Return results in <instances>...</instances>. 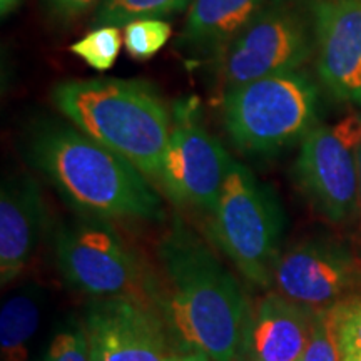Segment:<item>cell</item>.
<instances>
[{
  "instance_id": "9c48e42d",
  "label": "cell",
  "mask_w": 361,
  "mask_h": 361,
  "mask_svg": "<svg viewBox=\"0 0 361 361\" xmlns=\"http://www.w3.org/2000/svg\"><path fill=\"white\" fill-rule=\"evenodd\" d=\"M234 159L213 134L202 128L194 106H174L173 128L159 183L169 200L213 213Z\"/></svg>"
},
{
  "instance_id": "7c38bea8",
  "label": "cell",
  "mask_w": 361,
  "mask_h": 361,
  "mask_svg": "<svg viewBox=\"0 0 361 361\" xmlns=\"http://www.w3.org/2000/svg\"><path fill=\"white\" fill-rule=\"evenodd\" d=\"M316 66L338 101L361 107V0H311Z\"/></svg>"
},
{
  "instance_id": "44dd1931",
  "label": "cell",
  "mask_w": 361,
  "mask_h": 361,
  "mask_svg": "<svg viewBox=\"0 0 361 361\" xmlns=\"http://www.w3.org/2000/svg\"><path fill=\"white\" fill-rule=\"evenodd\" d=\"M328 314L341 353L361 351V295L345 298Z\"/></svg>"
},
{
  "instance_id": "5bb4252c",
  "label": "cell",
  "mask_w": 361,
  "mask_h": 361,
  "mask_svg": "<svg viewBox=\"0 0 361 361\" xmlns=\"http://www.w3.org/2000/svg\"><path fill=\"white\" fill-rule=\"evenodd\" d=\"M314 311L269 293L251 310L238 361H296L305 353Z\"/></svg>"
},
{
  "instance_id": "ac0fdd59",
  "label": "cell",
  "mask_w": 361,
  "mask_h": 361,
  "mask_svg": "<svg viewBox=\"0 0 361 361\" xmlns=\"http://www.w3.org/2000/svg\"><path fill=\"white\" fill-rule=\"evenodd\" d=\"M119 27H96L82 39L71 45V52L82 59L85 64L96 71H109L123 47Z\"/></svg>"
},
{
  "instance_id": "7a4b0ae2",
  "label": "cell",
  "mask_w": 361,
  "mask_h": 361,
  "mask_svg": "<svg viewBox=\"0 0 361 361\" xmlns=\"http://www.w3.org/2000/svg\"><path fill=\"white\" fill-rule=\"evenodd\" d=\"M27 154L61 196L82 214L102 219L159 221L164 206L133 162L66 124H40Z\"/></svg>"
},
{
  "instance_id": "2e32d148",
  "label": "cell",
  "mask_w": 361,
  "mask_h": 361,
  "mask_svg": "<svg viewBox=\"0 0 361 361\" xmlns=\"http://www.w3.org/2000/svg\"><path fill=\"white\" fill-rule=\"evenodd\" d=\"M44 293L37 284H25L4 301L0 310L2 361H29L32 341L42 319Z\"/></svg>"
},
{
  "instance_id": "8992f818",
  "label": "cell",
  "mask_w": 361,
  "mask_h": 361,
  "mask_svg": "<svg viewBox=\"0 0 361 361\" xmlns=\"http://www.w3.org/2000/svg\"><path fill=\"white\" fill-rule=\"evenodd\" d=\"M316 51L313 11L301 0H268L219 57L224 87L300 71Z\"/></svg>"
},
{
  "instance_id": "7402d4cb",
  "label": "cell",
  "mask_w": 361,
  "mask_h": 361,
  "mask_svg": "<svg viewBox=\"0 0 361 361\" xmlns=\"http://www.w3.org/2000/svg\"><path fill=\"white\" fill-rule=\"evenodd\" d=\"M301 361H343L335 331L329 323L328 310L314 311L310 338Z\"/></svg>"
},
{
  "instance_id": "484cf974",
  "label": "cell",
  "mask_w": 361,
  "mask_h": 361,
  "mask_svg": "<svg viewBox=\"0 0 361 361\" xmlns=\"http://www.w3.org/2000/svg\"><path fill=\"white\" fill-rule=\"evenodd\" d=\"M343 361H361V351H346L341 353Z\"/></svg>"
},
{
  "instance_id": "4316f807",
  "label": "cell",
  "mask_w": 361,
  "mask_h": 361,
  "mask_svg": "<svg viewBox=\"0 0 361 361\" xmlns=\"http://www.w3.org/2000/svg\"><path fill=\"white\" fill-rule=\"evenodd\" d=\"M358 183H360V201H361V146L358 151Z\"/></svg>"
},
{
  "instance_id": "277c9868",
  "label": "cell",
  "mask_w": 361,
  "mask_h": 361,
  "mask_svg": "<svg viewBox=\"0 0 361 361\" xmlns=\"http://www.w3.org/2000/svg\"><path fill=\"white\" fill-rule=\"evenodd\" d=\"M318 85L303 71L284 72L224 90L223 123L245 154H276L316 126Z\"/></svg>"
},
{
  "instance_id": "52a82bcc",
  "label": "cell",
  "mask_w": 361,
  "mask_h": 361,
  "mask_svg": "<svg viewBox=\"0 0 361 361\" xmlns=\"http://www.w3.org/2000/svg\"><path fill=\"white\" fill-rule=\"evenodd\" d=\"M57 268L72 290L92 300L146 298L142 269L107 219L84 214L59 226Z\"/></svg>"
},
{
  "instance_id": "e0dca14e",
  "label": "cell",
  "mask_w": 361,
  "mask_h": 361,
  "mask_svg": "<svg viewBox=\"0 0 361 361\" xmlns=\"http://www.w3.org/2000/svg\"><path fill=\"white\" fill-rule=\"evenodd\" d=\"M192 0H102L94 12L92 29L121 27L139 19H164L186 11Z\"/></svg>"
},
{
  "instance_id": "d4e9b609",
  "label": "cell",
  "mask_w": 361,
  "mask_h": 361,
  "mask_svg": "<svg viewBox=\"0 0 361 361\" xmlns=\"http://www.w3.org/2000/svg\"><path fill=\"white\" fill-rule=\"evenodd\" d=\"M22 0H0V12H2V17H7L8 13H12L17 7L20 6Z\"/></svg>"
},
{
  "instance_id": "8fae6325",
  "label": "cell",
  "mask_w": 361,
  "mask_h": 361,
  "mask_svg": "<svg viewBox=\"0 0 361 361\" xmlns=\"http://www.w3.org/2000/svg\"><path fill=\"white\" fill-rule=\"evenodd\" d=\"M274 284L288 300L313 311L329 310L361 286V261L340 243L311 239L281 255Z\"/></svg>"
},
{
  "instance_id": "6da1fadb",
  "label": "cell",
  "mask_w": 361,
  "mask_h": 361,
  "mask_svg": "<svg viewBox=\"0 0 361 361\" xmlns=\"http://www.w3.org/2000/svg\"><path fill=\"white\" fill-rule=\"evenodd\" d=\"M157 252L166 276L162 313L173 335L188 351L238 361L251 308L236 278L180 218Z\"/></svg>"
},
{
  "instance_id": "3957f363",
  "label": "cell",
  "mask_w": 361,
  "mask_h": 361,
  "mask_svg": "<svg viewBox=\"0 0 361 361\" xmlns=\"http://www.w3.org/2000/svg\"><path fill=\"white\" fill-rule=\"evenodd\" d=\"M52 101L75 129L159 179L173 117L151 84L124 79L66 80Z\"/></svg>"
},
{
  "instance_id": "5b68a950",
  "label": "cell",
  "mask_w": 361,
  "mask_h": 361,
  "mask_svg": "<svg viewBox=\"0 0 361 361\" xmlns=\"http://www.w3.org/2000/svg\"><path fill=\"white\" fill-rule=\"evenodd\" d=\"M211 216L216 243L239 273L255 286H271L284 231L276 192L234 161Z\"/></svg>"
},
{
  "instance_id": "ffe728a7",
  "label": "cell",
  "mask_w": 361,
  "mask_h": 361,
  "mask_svg": "<svg viewBox=\"0 0 361 361\" xmlns=\"http://www.w3.org/2000/svg\"><path fill=\"white\" fill-rule=\"evenodd\" d=\"M42 361H90L82 319L71 316L59 326L49 341Z\"/></svg>"
},
{
  "instance_id": "ba28073f",
  "label": "cell",
  "mask_w": 361,
  "mask_h": 361,
  "mask_svg": "<svg viewBox=\"0 0 361 361\" xmlns=\"http://www.w3.org/2000/svg\"><path fill=\"white\" fill-rule=\"evenodd\" d=\"M360 146L358 112L338 123L314 126L301 139L295 162L296 184L311 206L333 223L350 219L358 207Z\"/></svg>"
},
{
  "instance_id": "30bf717a",
  "label": "cell",
  "mask_w": 361,
  "mask_h": 361,
  "mask_svg": "<svg viewBox=\"0 0 361 361\" xmlns=\"http://www.w3.org/2000/svg\"><path fill=\"white\" fill-rule=\"evenodd\" d=\"M90 361H166L161 316L146 298L94 300L82 318Z\"/></svg>"
},
{
  "instance_id": "d6986e66",
  "label": "cell",
  "mask_w": 361,
  "mask_h": 361,
  "mask_svg": "<svg viewBox=\"0 0 361 361\" xmlns=\"http://www.w3.org/2000/svg\"><path fill=\"white\" fill-rule=\"evenodd\" d=\"M173 29L162 19H139L124 25V45L137 61L154 57L168 44Z\"/></svg>"
},
{
  "instance_id": "83f0119b",
  "label": "cell",
  "mask_w": 361,
  "mask_h": 361,
  "mask_svg": "<svg viewBox=\"0 0 361 361\" xmlns=\"http://www.w3.org/2000/svg\"><path fill=\"white\" fill-rule=\"evenodd\" d=\"M296 361H301V358H300V360H296Z\"/></svg>"
},
{
  "instance_id": "4fadbf2b",
  "label": "cell",
  "mask_w": 361,
  "mask_h": 361,
  "mask_svg": "<svg viewBox=\"0 0 361 361\" xmlns=\"http://www.w3.org/2000/svg\"><path fill=\"white\" fill-rule=\"evenodd\" d=\"M45 202L29 174L4 179L0 189V283L19 278L37 251L45 228Z\"/></svg>"
},
{
  "instance_id": "cb8c5ba5",
  "label": "cell",
  "mask_w": 361,
  "mask_h": 361,
  "mask_svg": "<svg viewBox=\"0 0 361 361\" xmlns=\"http://www.w3.org/2000/svg\"><path fill=\"white\" fill-rule=\"evenodd\" d=\"M166 361H213L209 356L201 353V351H183V353L169 355Z\"/></svg>"
},
{
  "instance_id": "9a60e30c",
  "label": "cell",
  "mask_w": 361,
  "mask_h": 361,
  "mask_svg": "<svg viewBox=\"0 0 361 361\" xmlns=\"http://www.w3.org/2000/svg\"><path fill=\"white\" fill-rule=\"evenodd\" d=\"M268 0H192L178 37L192 57H219L250 25Z\"/></svg>"
},
{
  "instance_id": "603a6c76",
  "label": "cell",
  "mask_w": 361,
  "mask_h": 361,
  "mask_svg": "<svg viewBox=\"0 0 361 361\" xmlns=\"http://www.w3.org/2000/svg\"><path fill=\"white\" fill-rule=\"evenodd\" d=\"M102 0H42L45 12L59 22L79 19L92 8H97Z\"/></svg>"
}]
</instances>
